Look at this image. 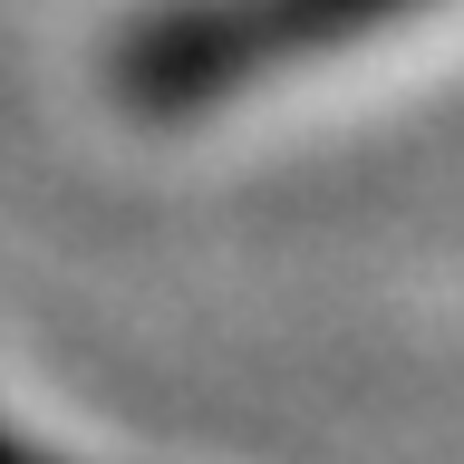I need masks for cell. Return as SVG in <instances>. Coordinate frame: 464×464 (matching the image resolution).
Instances as JSON below:
<instances>
[{"label":"cell","mask_w":464,"mask_h":464,"mask_svg":"<svg viewBox=\"0 0 464 464\" xmlns=\"http://www.w3.org/2000/svg\"><path fill=\"white\" fill-rule=\"evenodd\" d=\"M426 0H174L116 39V97L136 116H203L242 87L329 58L368 29L416 20Z\"/></svg>","instance_id":"6da1fadb"}]
</instances>
